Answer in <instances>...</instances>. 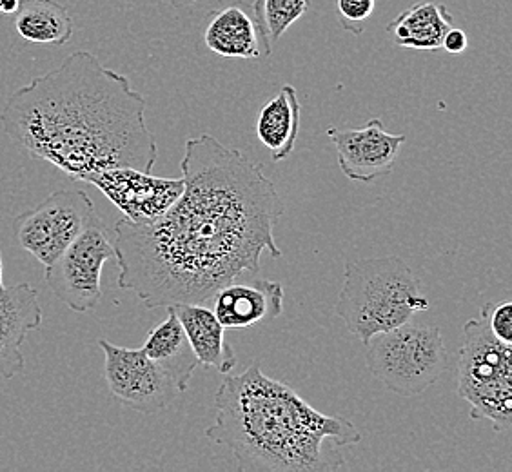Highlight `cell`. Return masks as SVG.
<instances>
[{
	"mask_svg": "<svg viewBox=\"0 0 512 472\" xmlns=\"http://www.w3.org/2000/svg\"><path fill=\"white\" fill-rule=\"evenodd\" d=\"M184 193L151 222L120 218L115 258L120 289L148 309L206 304L238 276L260 269V258L282 256L276 222L284 202L262 166L213 135L189 138L182 158Z\"/></svg>",
	"mask_w": 512,
	"mask_h": 472,
	"instance_id": "cell-1",
	"label": "cell"
},
{
	"mask_svg": "<svg viewBox=\"0 0 512 472\" xmlns=\"http://www.w3.org/2000/svg\"><path fill=\"white\" fill-rule=\"evenodd\" d=\"M146 106L126 75L80 50L17 89L0 124L17 148L73 180L113 168L151 173L158 148Z\"/></svg>",
	"mask_w": 512,
	"mask_h": 472,
	"instance_id": "cell-2",
	"label": "cell"
},
{
	"mask_svg": "<svg viewBox=\"0 0 512 472\" xmlns=\"http://www.w3.org/2000/svg\"><path fill=\"white\" fill-rule=\"evenodd\" d=\"M207 440L227 447L240 472H329L344 469L340 447L362 442L355 423L327 416L253 362L227 376L215 394Z\"/></svg>",
	"mask_w": 512,
	"mask_h": 472,
	"instance_id": "cell-3",
	"label": "cell"
},
{
	"mask_svg": "<svg viewBox=\"0 0 512 472\" xmlns=\"http://www.w3.org/2000/svg\"><path fill=\"white\" fill-rule=\"evenodd\" d=\"M427 309L422 282L400 256L360 258L345 264L336 315L365 345L378 333L407 324Z\"/></svg>",
	"mask_w": 512,
	"mask_h": 472,
	"instance_id": "cell-4",
	"label": "cell"
},
{
	"mask_svg": "<svg viewBox=\"0 0 512 472\" xmlns=\"http://www.w3.org/2000/svg\"><path fill=\"white\" fill-rule=\"evenodd\" d=\"M485 304L480 318L463 325L458 364V394L471 405L473 420H491L494 431L512 425V344H505L489 327Z\"/></svg>",
	"mask_w": 512,
	"mask_h": 472,
	"instance_id": "cell-5",
	"label": "cell"
},
{
	"mask_svg": "<svg viewBox=\"0 0 512 472\" xmlns=\"http://www.w3.org/2000/svg\"><path fill=\"white\" fill-rule=\"evenodd\" d=\"M447 364L440 329L411 322L373 336L365 354L369 373L398 396L425 393L442 378Z\"/></svg>",
	"mask_w": 512,
	"mask_h": 472,
	"instance_id": "cell-6",
	"label": "cell"
},
{
	"mask_svg": "<svg viewBox=\"0 0 512 472\" xmlns=\"http://www.w3.org/2000/svg\"><path fill=\"white\" fill-rule=\"evenodd\" d=\"M99 220L93 200L84 191L60 189L15 218V238L24 251L48 267Z\"/></svg>",
	"mask_w": 512,
	"mask_h": 472,
	"instance_id": "cell-7",
	"label": "cell"
},
{
	"mask_svg": "<svg viewBox=\"0 0 512 472\" xmlns=\"http://www.w3.org/2000/svg\"><path fill=\"white\" fill-rule=\"evenodd\" d=\"M111 258H115V247L99 220L82 231L51 266L44 267V280L71 311L89 313L102 298V269Z\"/></svg>",
	"mask_w": 512,
	"mask_h": 472,
	"instance_id": "cell-8",
	"label": "cell"
},
{
	"mask_svg": "<svg viewBox=\"0 0 512 472\" xmlns=\"http://www.w3.org/2000/svg\"><path fill=\"white\" fill-rule=\"evenodd\" d=\"M104 353V378L120 404L142 414H157L180 394L168 369L151 360L142 349H128L99 340Z\"/></svg>",
	"mask_w": 512,
	"mask_h": 472,
	"instance_id": "cell-9",
	"label": "cell"
},
{
	"mask_svg": "<svg viewBox=\"0 0 512 472\" xmlns=\"http://www.w3.org/2000/svg\"><path fill=\"white\" fill-rule=\"evenodd\" d=\"M97 187L131 222H151L162 217L184 193V178L153 177L131 168H113L80 178Z\"/></svg>",
	"mask_w": 512,
	"mask_h": 472,
	"instance_id": "cell-10",
	"label": "cell"
},
{
	"mask_svg": "<svg viewBox=\"0 0 512 472\" xmlns=\"http://www.w3.org/2000/svg\"><path fill=\"white\" fill-rule=\"evenodd\" d=\"M335 144L338 166L353 182L371 184L393 171L405 135L387 133L380 118H371L362 129H327Z\"/></svg>",
	"mask_w": 512,
	"mask_h": 472,
	"instance_id": "cell-11",
	"label": "cell"
},
{
	"mask_svg": "<svg viewBox=\"0 0 512 472\" xmlns=\"http://www.w3.org/2000/svg\"><path fill=\"white\" fill-rule=\"evenodd\" d=\"M44 315L39 293L30 284L0 291V378L11 380L24 373L22 344L31 331H39Z\"/></svg>",
	"mask_w": 512,
	"mask_h": 472,
	"instance_id": "cell-12",
	"label": "cell"
},
{
	"mask_svg": "<svg viewBox=\"0 0 512 472\" xmlns=\"http://www.w3.org/2000/svg\"><path fill=\"white\" fill-rule=\"evenodd\" d=\"M211 302L213 313L224 329H249L282 315L284 287L273 280H233L220 287Z\"/></svg>",
	"mask_w": 512,
	"mask_h": 472,
	"instance_id": "cell-13",
	"label": "cell"
},
{
	"mask_svg": "<svg viewBox=\"0 0 512 472\" xmlns=\"http://www.w3.org/2000/svg\"><path fill=\"white\" fill-rule=\"evenodd\" d=\"M169 307L184 327L198 365L217 369L222 374L237 367L235 351L226 342V329L218 322L213 309L206 304H175Z\"/></svg>",
	"mask_w": 512,
	"mask_h": 472,
	"instance_id": "cell-14",
	"label": "cell"
},
{
	"mask_svg": "<svg viewBox=\"0 0 512 472\" xmlns=\"http://www.w3.org/2000/svg\"><path fill=\"white\" fill-rule=\"evenodd\" d=\"M204 42L207 50L227 59H258L264 55L255 17L240 2L209 13Z\"/></svg>",
	"mask_w": 512,
	"mask_h": 472,
	"instance_id": "cell-15",
	"label": "cell"
},
{
	"mask_svg": "<svg viewBox=\"0 0 512 472\" xmlns=\"http://www.w3.org/2000/svg\"><path fill=\"white\" fill-rule=\"evenodd\" d=\"M453 15L445 4L416 2L387 26L394 44L416 51L442 50L445 33L453 28Z\"/></svg>",
	"mask_w": 512,
	"mask_h": 472,
	"instance_id": "cell-16",
	"label": "cell"
},
{
	"mask_svg": "<svg viewBox=\"0 0 512 472\" xmlns=\"http://www.w3.org/2000/svg\"><path fill=\"white\" fill-rule=\"evenodd\" d=\"M300 131V102L295 86L286 84L267 102L256 120V135L271 153L273 162L286 160L295 149Z\"/></svg>",
	"mask_w": 512,
	"mask_h": 472,
	"instance_id": "cell-17",
	"label": "cell"
},
{
	"mask_svg": "<svg viewBox=\"0 0 512 472\" xmlns=\"http://www.w3.org/2000/svg\"><path fill=\"white\" fill-rule=\"evenodd\" d=\"M166 309H168V318L149 333L140 349L148 354L151 360L168 369L171 376L175 378L180 393H184L198 367V360L177 315L173 313L171 307Z\"/></svg>",
	"mask_w": 512,
	"mask_h": 472,
	"instance_id": "cell-18",
	"label": "cell"
},
{
	"mask_svg": "<svg viewBox=\"0 0 512 472\" xmlns=\"http://www.w3.org/2000/svg\"><path fill=\"white\" fill-rule=\"evenodd\" d=\"M15 30L33 44H68L75 22L64 4L57 0H20L15 11Z\"/></svg>",
	"mask_w": 512,
	"mask_h": 472,
	"instance_id": "cell-19",
	"label": "cell"
},
{
	"mask_svg": "<svg viewBox=\"0 0 512 472\" xmlns=\"http://www.w3.org/2000/svg\"><path fill=\"white\" fill-rule=\"evenodd\" d=\"M309 6L311 0H255L253 17L266 57L271 55L276 40L282 39L296 20L306 15Z\"/></svg>",
	"mask_w": 512,
	"mask_h": 472,
	"instance_id": "cell-20",
	"label": "cell"
},
{
	"mask_svg": "<svg viewBox=\"0 0 512 472\" xmlns=\"http://www.w3.org/2000/svg\"><path fill=\"white\" fill-rule=\"evenodd\" d=\"M335 10L340 26L358 37L365 31V22L375 13L376 0H335Z\"/></svg>",
	"mask_w": 512,
	"mask_h": 472,
	"instance_id": "cell-21",
	"label": "cell"
},
{
	"mask_svg": "<svg viewBox=\"0 0 512 472\" xmlns=\"http://www.w3.org/2000/svg\"><path fill=\"white\" fill-rule=\"evenodd\" d=\"M489 327L493 335L505 344H512V304H491L489 309Z\"/></svg>",
	"mask_w": 512,
	"mask_h": 472,
	"instance_id": "cell-22",
	"label": "cell"
},
{
	"mask_svg": "<svg viewBox=\"0 0 512 472\" xmlns=\"http://www.w3.org/2000/svg\"><path fill=\"white\" fill-rule=\"evenodd\" d=\"M469 46V37L463 30L458 28H451L445 33L444 40H442V50L451 53V55H460L463 51L467 50Z\"/></svg>",
	"mask_w": 512,
	"mask_h": 472,
	"instance_id": "cell-23",
	"label": "cell"
},
{
	"mask_svg": "<svg viewBox=\"0 0 512 472\" xmlns=\"http://www.w3.org/2000/svg\"><path fill=\"white\" fill-rule=\"evenodd\" d=\"M20 0H0V15H13L19 10Z\"/></svg>",
	"mask_w": 512,
	"mask_h": 472,
	"instance_id": "cell-24",
	"label": "cell"
},
{
	"mask_svg": "<svg viewBox=\"0 0 512 472\" xmlns=\"http://www.w3.org/2000/svg\"><path fill=\"white\" fill-rule=\"evenodd\" d=\"M168 2L173 8H177V10H186V8L195 6L198 0H168Z\"/></svg>",
	"mask_w": 512,
	"mask_h": 472,
	"instance_id": "cell-25",
	"label": "cell"
},
{
	"mask_svg": "<svg viewBox=\"0 0 512 472\" xmlns=\"http://www.w3.org/2000/svg\"><path fill=\"white\" fill-rule=\"evenodd\" d=\"M4 264H2V251H0V291H4Z\"/></svg>",
	"mask_w": 512,
	"mask_h": 472,
	"instance_id": "cell-26",
	"label": "cell"
}]
</instances>
